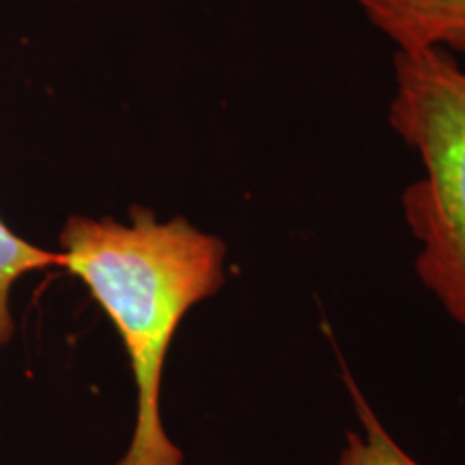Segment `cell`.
<instances>
[{
	"label": "cell",
	"instance_id": "cell-1",
	"mask_svg": "<svg viewBox=\"0 0 465 465\" xmlns=\"http://www.w3.org/2000/svg\"><path fill=\"white\" fill-rule=\"evenodd\" d=\"M58 270L78 278L106 312L130 360L136 418L116 465H183L162 420L168 349L183 317L226 282V243L183 216L134 205L127 220L69 216Z\"/></svg>",
	"mask_w": 465,
	"mask_h": 465
},
{
	"label": "cell",
	"instance_id": "cell-2",
	"mask_svg": "<svg viewBox=\"0 0 465 465\" xmlns=\"http://www.w3.org/2000/svg\"><path fill=\"white\" fill-rule=\"evenodd\" d=\"M388 121L422 164L401 196L416 274L465 332V69L455 56L397 52Z\"/></svg>",
	"mask_w": 465,
	"mask_h": 465
},
{
	"label": "cell",
	"instance_id": "cell-3",
	"mask_svg": "<svg viewBox=\"0 0 465 465\" xmlns=\"http://www.w3.org/2000/svg\"><path fill=\"white\" fill-rule=\"evenodd\" d=\"M356 5L397 52L465 54V0H356Z\"/></svg>",
	"mask_w": 465,
	"mask_h": 465
},
{
	"label": "cell",
	"instance_id": "cell-5",
	"mask_svg": "<svg viewBox=\"0 0 465 465\" xmlns=\"http://www.w3.org/2000/svg\"><path fill=\"white\" fill-rule=\"evenodd\" d=\"M347 388L356 407L360 431L345 435V446L336 459V465H422L394 441L351 377H347Z\"/></svg>",
	"mask_w": 465,
	"mask_h": 465
},
{
	"label": "cell",
	"instance_id": "cell-4",
	"mask_svg": "<svg viewBox=\"0 0 465 465\" xmlns=\"http://www.w3.org/2000/svg\"><path fill=\"white\" fill-rule=\"evenodd\" d=\"M56 250L31 243L14 232L0 218V349H5L15 336V317L11 308V293L22 278L33 272L58 270Z\"/></svg>",
	"mask_w": 465,
	"mask_h": 465
}]
</instances>
